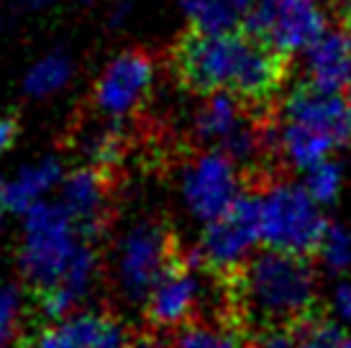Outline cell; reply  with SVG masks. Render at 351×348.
Instances as JSON below:
<instances>
[{
  "mask_svg": "<svg viewBox=\"0 0 351 348\" xmlns=\"http://www.w3.org/2000/svg\"><path fill=\"white\" fill-rule=\"evenodd\" d=\"M302 187L308 190V195H311L321 208L333 205L339 200L341 187H343L341 166L336 164V162H331V159L318 166H313V169H308V177H305V184H302Z\"/></svg>",
  "mask_w": 351,
  "mask_h": 348,
  "instance_id": "21",
  "label": "cell"
},
{
  "mask_svg": "<svg viewBox=\"0 0 351 348\" xmlns=\"http://www.w3.org/2000/svg\"><path fill=\"white\" fill-rule=\"evenodd\" d=\"M169 67L190 95L231 92L259 108H277L293 54L246 29L203 34L187 29L169 49Z\"/></svg>",
  "mask_w": 351,
  "mask_h": 348,
  "instance_id": "1",
  "label": "cell"
},
{
  "mask_svg": "<svg viewBox=\"0 0 351 348\" xmlns=\"http://www.w3.org/2000/svg\"><path fill=\"white\" fill-rule=\"evenodd\" d=\"M259 223L262 243L269 251L308 256L318 253L323 236L331 223L321 205L313 200L302 184L274 179L259 190Z\"/></svg>",
  "mask_w": 351,
  "mask_h": 348,
  "instance_id": "4",
  "label": "cell"
},
{
  "mask_svg": "<svg viewBox=\"0 0 351 348\" xmlns=\"http://www.w3.org/2000/svg\"><path fill=\"white\" fill-rule=\"evenodd\" d=\"M98 271H100L98 249L93 246V241H88L82 246L80 256L75 259V264L64 274V279L59 282L57 287H51V290L39 295L41 315L47 320H51V323H59V320H67L69 315H75L77 308L88 300V295L95 287Z\"/></svg>",
  "mask_w": 351,
  "mask_h": 348,
  "instance_id": "14",
  "label": "cell"
},
{
  "mask_svg": "<svg viewBox=\"0 0 351 348\" xmlns=\"http://www.w3.org/2000/svg\"><path fill=\"white\" fill-rule=\"evenodd\" d=\"M154 57L147 49H128L103 69L93 90V105L103 118L123 121L144 105L154 85Z\"/></svg>",
  "mask_w": 351,
  "mask_h": 348,
  "instance_id": "10",
  "label": "cell"
},
{
  "mask_svg": "<svg viewBox=\"0 0 351 348\" xmlns=\"http://www.w3.org/2000/svg\"><path fill=\"white\" fill-rule=\"evenodd\" d=\"M280 121L328 144L333 151L351 144V97L343 92H326L300 82L280 105Z\"/></svg>",
  "mask_w": 351,
  "mask_h": 348,
  "instance_id": "9",
  "label": "cell"
},
{
  "mask_svg": "<svg viewBox=\"0 0 351 348\" xmlns=\"http://www.w3.org/2000/svg\"><path fill=\"white\" fill-rule=\"evenodd\" d=\"M10 213V205H8V182L0 179V221Z\"/></svg>",
  "mask_w": 351,
  "mask_h": 348,
  "instance_id": "26",
  "label": "cell"
},
{
  "mask_svg": "<svg viewBox=\"0 0 351 348\" xmlns=\"http://www.w3.org/2000/svg\"><path fill=\"white\" fill-rule=\"evenodd\" d=\"M134 336L110 312L80 310L34 333L29 348H128Z\"/></svg>",
  "mask_w": 351,
  "mask_h": 348,
  "instance_id": "13",
  "label": "cell"
},
{
  "mask_svg": "<svg viewBox=\"0 0 351 348\" xmlns=\"http://www.w3.org/2000/svg\"><path fill=\"white\" fill-rule=\"evenodd\" d=\"M128 348H162V346H159V340L152 338V336H136V338L131 340Z\"/></svg>",
  "mask_w": 351,
  "mask_h": 348,
  "instance_id": "27",
  "label": "cell"
},
{
  "mask_svg": "<svg viewBox=\"0 0 351 348\" xmlns=\"http://www.w3.org/2000/svg\"><path fill=\"white\" fill-rule=\"evenodd\" d=\"M341 31L349 36V41H351V10L346 13V16H341Z\"/></svg>",
  "mask_w": 351,
  "mask_h": 348,
  "instance_id": "29",
  "label": "cell"
},
{
  "mask_svg": "<svg viewBox=\"0 0 351 348\" xmlns=\"http://www.w3.org/2000/svg\"><path fill=\"white\" fill-rule=\"evenodd\" d=\"M262 241L259 195L244 192L241 200L215 223L205 225L200 243L190 251L197 266L231 279L252 261L254 246Z\"/></svg>",
  "mask_w": 351,
  "mask_h": 348,
  "instance_id": "6",
  "label": "cell"
},
{
  "mask_svg": "<svg viewBox=\"0 0 351 348\" xmlns=\"http://www.w3.org/2000/svg\"><path fill=\"white\" fill-rule=\"evenodd\" d=\"M197 269L200 266L187 253V259L180 256L175 266L156 282L147 300V320L152 328L175 330L193 323V315L203 295V279Z\"/></svg>",
  "mask_w": 351,
  "mask_h": 348,
  "instance_id": "12",
  "label": "cell"
},
{
  "mask_svg": "<svg viewBox=\"0 0 351 348\" xmlns=\"http://www.w3.org/2000/svg\"><path fill=\"white\" fill-rule=\"evenodd\" d=\"M180 256L182 253L177 249L175 233L165 221L141 218L131 223L118 238L113 259V279L118 295L131 305H147L156 282L175 266Z\"/></svg>",
  "mask_w": 351,
  "mask_h": 348,
  "instance_id": "5",
  "label": "cell"
},
{
  "mask_svg": "<svg viewBox=\"0 0 351 348\" xmlns=\"http://www.w3.org/2000/svg\"><path fill=\"white\" fill-rule=\"evenodd\" d=\"M69 79V59L64 54H51L41 59L36 67L26 75V92L29 95H49Z\"/></svg>",
  "mask_w": 351,
  "mask_h": 348,
  "instance_id": "22",
  "label": "cell"
},
{
  "mask_svg": "<svg viewBox=\"0 0 351 348\" xmlns=\"http://www.w3.org/2000/svg\"><path fill=\"white\" fill-rule=\"evenodd\" d=\"M254 0H185L190 29L203 34H228L239 31V18H246Z\"/></svg>",
  "mask_w": 351,
  "mask_h": 348,
  "instance_id": "18",
  "label": "cell"
},
{
  "mask_svg": "<svg viewBox=\"0 0 351 348\" xmlns=\"http://www.w3.org/2000/svg\"><path fill=\"white\" fill-rule=\"evenodd\" d=\"M62 179V166L57 159H44L39 164L23 166L8 182V205L10 213H29L39 203H44V195L49 192Z\"/></svg>",
  "mask_w": 351,
  "mask_h": 348,
  "instance_id": "17",
  "label": "cell"
},
{
  "mask_svg": "<svg viewBox=\"0 0 351 348\" xmlns=\"http://www.w3.org/2000/svg\"><path fill=\"white\" fill-rule=\"evenodd\" d=\"M326 13L315 0H256L246 16V31L293 54L311 49L326 31Z\"/></svg>",
  "mask_w": 351,
  "mask_h": 348,
  "instance_id": "8",
  "label": "cell"
},
{
  "mask_svg": "<svg viewBox=\"0 0 351 348\" xmlns=\"http://www.w3.org/2000/svg\"><path fill=\"white\" fill-rule=\"evenodd\" d=\"M328 310L336 323H346L351 325V282H339L331 290V297H328Z\"/></svg>",
  "mask_w": 351,
  "mask_h": 348,
  "instance_id": "24",
  "label": "cell"
},
{
  "mask_svg": "<svg viewBox=\"0 0 351 348\" xmlns=\"http://www.w3.org/2000/svg\"><path fill=\"white\" fill-rule=\"evenodd\" d=\"M318 256L326 271L346 274L351 269V231L339 223H331L318 246Z\"/></svg>",
  "mask_w": 351,
  "mask_h": 348,
  "instance_id": "20",
  "label": "cell"
},
{
  "mask_svg": "<svg viewBox=\"0 0 351 348\" xmlns=\"http://www.w3.org/2000/svg\"><path fill=\"white\" fill-rule=\"evenodd\" d=\"M23 308V292L16 284H0V348H8L19 340Z\"/></svg>",
  "mask_w": 351,
  "mask_h": 348,
  "instance_id": "23",
  "label": "cell"
},
{
  "mask_svg": "<svg viewBox=\"0 0 351 348\" xmlns=\"http://www.w3.org/2000/svg\"><path fill=\"white\" fill-rule=\"evenodd\" d=\"M116 200V177L110 169L82 166L64 177L62 182V208L77 225V231L93 241L110 221Z\"/></svg>",
  "mask_w": 351,
  "mask_h": 348,
  "instance_id": "11",
  "label": "cell"
},
{
  "mask_svg": "<svg viewBox=\"0 0 351 348\" xmlns=\"http://www.w3.org/2000/svg\"><path fill=\"white\" fill-rule=\"evenodd\" d=\"M308 59V77L305 82L321 87L326 92L351 90V41L343 31H328L321 41L305 49Z\"/></svg>",
  "mask_w": 351,
  "mask_h": 348,
  "instance_id": "15",
  "label": "cell"
},
{
  "mask_svg": "<svg viewBox=\"0 0 351 348\" xmlns=\"http://www.w3.org/2000/svg\"><path fill=\"white\" fill-rule=\"evenodd\" d=\"M88 238L59 203H39L26 213L19 243V269L29 287L47 292L64 279Z\"/></svg>",
  "mask_w": 351,
  "mask_h": 348,
  "instance_id": "3",
  "label": "cell"
},
{
  "mask_svg": "<svg viewBox=\"0 0 351 348\" xmlns=\"http://www.w3.org/2000/svg\"><path fill=\"white\" fill-rule=\"evenodd\" d=\"M228 282L234 305L262 330L311 318L318 297V274L311 261L269 249L254 253L252 261Z\"/></svg>",
  "mask_w": 351,
  "mask_h": 348,
  "instance_id": "2",
  "label": "cell"
},
{
  "mask_svg": "<svg viewBox=\"0 0 351 348\" xmlns=\"http://www.w3.org/2000/svg\"><path fill=\"white\" fill-rule=\"evenodd\" d=\"M19 131H21V123H19V116H16V113L0 116V154H5L10 146H13Z\"/></svg>",
  "mask_w": 351,
  "mask_h": 348,
  "instance_id": "25",
  "label": "cell"
},
{
  "mask_svg": "<svg viewBox=\"0 0 351 348\" xmlns=\"http://www.w3.org/2000/svg\"><path fill=\"white\" fill-rule=\"evenodd\" d=\"M172 348H254L246 343L244 333L234 325L193 320L180 328L172 338Z\"/></svg>",
  "mask_w": 351,
  "mask_h": 348,
  "instance_id": "19",
  "label": "cell"
},
{
  "mask_svg": "<svg viewBox=\"0 0 351 348\" xmlns=\"http://www.w3.org/2000/svg\"><path fill=\"white\" fill-rule=\"evenodd\" d=\"M323 3H328L339 16H346L351 10V0H323Z\"/></svg>",
  "mask_w": 351,
  "mask_h": 348,
  "instance_id": "28",
  "label": "cell"
},
{
  "mask_svg": "<svg viewBox=\"0 0 351 348\" xmlns=\"http://www.w3.org/2000/svg\"><path fill=\"white\" fill-rule=\"evenodd\" d=\"M31 3H36V0H31Z\"/></svg>",
  "mask_w": 351,
  "mask_h": 348,
  "instance_id": "31",
  "label": "cell"
},
{
  "mask_svg": "<svg viewBox=\"0 0 351 348\" xmlns=\"http://www.w3.org/2000/svg\"><path fill=\"white\" fill-rule=\"evenodd\" d=\"M339 348H351V336H346V338H343V343Z\"/></svg>",
  "mask_w": 351,
  "mask_h": 348,
  "instance_id": "30",
  "label": "cell"
},
{
  "mask_svg": "<svg viewBox=\"0 0 351 348\" xmlns=\"http://www.w3.org/2000/svg\"><path fill=\"white\" fill-rule=\"evenodd\" d=\"M341 343L343 336L336 320L311 315L293 325L262 330L254 348H339Z\"/></svg>",
  "mask_w": 351,
  "mask_h": 348,
  "instance_id": "16",
  "label": "cell"
},
{
  "mask_svg": "<svg viewBox=\"0 0 351 348\" xmlns=\"http://www.w3.org/2000/svg\"><path fill=\"white\" fill-rule=\"evenodd\" d=\"M244 195V172L221 151H200L182 172L185 208L205 225L223 218Z\"/></svg>",
  "mask_w": 351,
  "mask_h": 348,
  "instance_id": "7",
  "label": "cell"
}]
</instances>
